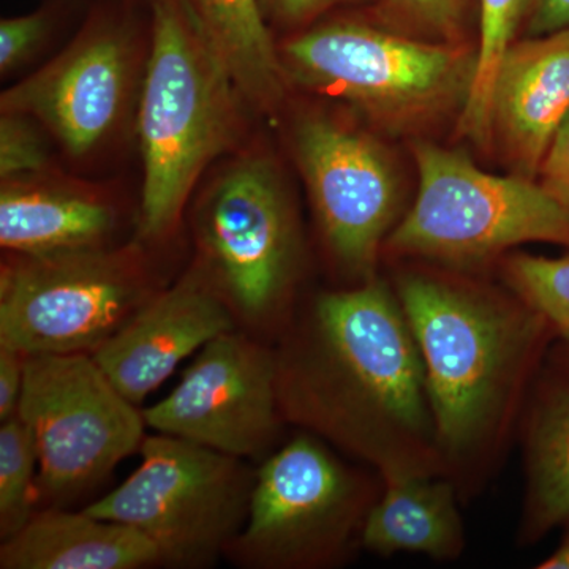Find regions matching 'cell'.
<instances>
[{"label": "cell", "mask_w": 569, "mask_h": 569, "mask_svg": "<svg viewBox=\"0 0 569 569\" xmlns=\"http://www.w3.org/2000/svg\"><path fill=\"white\" fill-rule=\"evenodd\" d=\"M361 0H260L268 24L298 32L320 21L329 11L351 6Z\"/></svg>", "instance_id": "obj_27"}, {"label": "cell", "mask_w": 569, "mask_h": 569, "mask_svg": "<svg viewBox=\"0 0 569 569\" xmlns=\"http://www.w3.org/2000/svg\"><path fill=\"white\" fill-rule=\"evenodd\" d=\"M526 28L529 37L548 36L569 28V0H533Z\"/></svg>", "instance_id": "obj_30"}, {"label": "cell", "mask_w": 569, "mask_h": 569, "mask_svg": "<svg viewBox=\"0 0 569 569\" xmlns=\"http://www.w3.org/2000/svg\"><path fill=\"white\" fill-rule=\"evenodd\" d=\"M233 329H238L233 310L193 263L181 279L144 302L92 356L112 385L138 407L183 359Z\"/></svg>", "instance_id": "obj_14"}, {"label": "cell", "mask_w": 569, "mask_h": 569, "mask_svg": "<svg viewBox=\"0 0 569 569\" xmlns=\"http://www.w3.org/2000/svg\"><path fill=\"white\" fill-rule=\"evenodd\" d=\"M140 452V467L84 511L140 531L162 565L209 567L244 527L254 475L244 459L167 433L144 437Z\"/></svg>", "instance_id": "obj_9"}, {"label": "cell", "mask_w": 569, "mask_h": 569, "mask_svg": "<svg viewBox=\"0 0 569 569\" xmlns=\"http://www.w3.org/2000/svg\"><path fill=\"white\" fill-rule=\"evenodd\" d=\"M523 538L538 539L569 523V385L546 392L527 438Z\"/></svg>", "instance_id": "obj_20"}, {"label": "cell", "mask_w": 569, "mask_h": 569, "mask_svg": "<svg viewBox=\"0 0 569 569\" xmlns=\"http://www.w3.org/2000/svg\"><path fill=\"white\" fill-rule=\"evenodd\" d=\"M417 200L388 236L397 257L477 266L527 242L569 247V206L522 176L479 170L467 153L413 146Z\"/></svg>", "instance_id": "obj_7"}, {"label": "cell", "mask_w": 569, "mask_h": 569, "mask_svg": "<svg viewBox=\"0 0 569 569\" xmlns=\"http://www.w3.org/2000/svg\"><path fill=\"white\" fill-rule=\"evenodd\" d=\"M192 227L194 264L236 320L274 323L298 279L302 236L272 153L247 142L217 164L194 200Z\"/></svg>", "instance_id": "obj_5"}, {"label": "cell", "mask_w": 569, "mask_h": 569, "mask_svg": "<svg viewBox=\"0 0 569 569\" xmlns=\"http://www.w3.org/2000/svg\"><path fill=\"white\" fill-rule=\"evenodd\" d=\"M542 569H569V537L561 542L559 549L539 565Z\"/></svg>", "instance_id": "obj_31"}, {"label": "cell", "mask_w": 569, "mask_h": 569, "mask_svg": "<svg viewBox=\"0 0 569 569\" xmlns=\"http://www.w3.org/2000/svg\"><path fill=\"white\" fill-rule=\"evenodd\" d=\"M276 355L284 421L369 463L383 481L445 477L425 361L383 280L318 295Z\"/></svg>", "instance_id": "obj_1"}, {"label": "cell", "mask_w": 569, "mask_h": 569, "mask_svg": "<svg viewBox=\"0 0 569 569\" xmlns=\"http://www.w3.org/2000/svg\"><path fill=\"white\" fill-rule=\"evenodd\" d=\"M538 179L553 197L569 206V116L542 160Z\"/></svg>", "instance_id": "obj_28"}, {"label": "cell", "mask_w": 569, "mask_h": 569, "mask_svg": "<svg viewBox=\"0 0 569 569\" xmlns=\"http://www.w3.org/2000/svg\"><path fill=\"white\" fill-rule=\"evenodd\" d=\"M227 63L250 108L274 114L287 80L260 0H183Z\"/></svg>", "instance_id": "obj_19"}, {"label": "cell", "mask_w": 569, "mask_h": 569, "mask_svg": "<svg viewBox=\"0 0 569 569\" xmlns=\"http://www.w3.org/2000/svg\"><path fill=\"white\" fill-rule=\"evenodd\" d=\"M17 415L36 438L37 479L51 498L102 482L141 448L148 427L91 353L28 355Z\"/></svg>", "instance_id": "obj_11"}, {"label": "cell", "mask_w": 569, "mask_h": 569, "mask_svg": "<svg viewBox=\"0 0 569 569\" xmlns=\"http://www.w3.org/2000/svg\"><path fill=\"white\" fill-rule=\"evenodd\" d=\"M146 426L239 459L260 458L284 421L276 350L238 329L206 343L173 389L142 410Z\"/></svg>", "instance_id": "obj_13"}, {"label": "cell", "mask_w": 569, "mask_h": 569, "mask_svg": "<svg viewBox=\"0 0 569 569\" xmlns=\"http://www.w3.org/2000/svg\"><path fill=\"white\" fill-rule=\"evenodd\" d=\"M396 293L425 361L448 471L475 468L503 440L556 335L518 295L426 272L399 276Z\"/></svg>", "instance_id": "obj_2"}, {"label": "cell", "mask_w": 569, "mask_h": 569, "mask_svg": "<svg viewBox=\"0 0 569 569\" xmlns=\"http://www.w3.org/2000/svg\"><path fill=\"white\" fill-rule=\"evenodd\" d=\"M277 52L288 86L342 100L396 134L462 114L478 67L470 44L411 39L346 18L293 32Z\"/></svg>", "instance_id": "obj_4"}, {"label": "cell", "mask_w": 569, "mask_h": 569, "mask_svg": "<svg viewBox=\"0 0 569 569\" xmlns=\"http://www.w3.org/2000/svg\"><path fill=\"white\" fill-rule=\"evenodd\" d=\"M531 6L533 0H479L477 77L459 116V130L481 148L490 144V97L498 63L526 24Z\"/></svg>", "instance_id": "obj_21"}, {"label": "cell", "mask_w": 569, "mask_h": 569, "mask_svg": "<svg viewBox=\"0 0 569 569\" xmlns=\"http://www.w3.org/2000/svg\"><path fill=\"white\" fill-rule=\"evenodd\" d=\"M62 2L44 3L39 10L22 17L0 21V73H18L40 58L61 21Z\"/></svg>", "instance_id": "obj_26"}, {"label": "cell", "mask_w": 569, "mask_h": 569, "mask_svg": "<svg viewBox=\"0 0 569 569\" xmlns=\"http://www.w3.org/2000/svg\"><path fill=\"white\" fill-rule=\"evenodd\" d=\"M378 497L372 479L340 462L321 438L301 433L258 468L244 527L224 553L246 568L336 565L361 537Z\"/></svg>", "instance_id": "obj_10"}, {"label": "cell", "mask_w": 569, "mask_h": 569, "mask_svg": "<svg viewBox=\"0 0 569 569\" xmlns=\"http://www.w3.org/2000/svg\"><path fill=\"white\" fill-rule=\"evenodd\" d=\"M148 247L7 253L0 268V343L24 355L93 353L162 290Z\"/></svg>", "instance_id": "obj_8"}, {"label": "cell", "mask_w": 569, "mask_h": 569, "mask_svg": "<svg viewBox=\"0 0 569 569\" xmlns=\"http://www.w3.org/2000/svg\"><path fill=\"white\" fill-rule=\"evenodd\" d=\"M291 148L332 260L359 283L372 280L399 216V178L387 148L320 111L296 119Z\"/></svg>", "instance_id": "obj_12"}, {"label": "cell", "mask_w": 569, "mask_h": 569, "mask_svg": "<svg viewBox=\"0 0 569 569\" xmlns=\"http://www.w3.org/2000/svg\"><path fill=\"white\" fill-rule=\"evenodd\" d=\"M28 355L0 343V421L14 417L20 406Z\"/></svg>", "instance_id": "obj_29"}, {"label": "cell", "mask_w": 569, "mask_h": 569, "mask_svg": "<svg viewBox=\"0 0 569 569\" xmlns=\"http://www.w3.org/2000/svg\"><path fill=\"white\" fill-rule=\"evenodd\" d=\"M137 2L144 3V6H149V3L152 2V0H137Z\"/></svg>", "instance_id": "obj_32"}, {"label": "cell", "mask_w": 569, "mask_h": 569, "mask_svg": "<svg viewBox=\"0 0 569 569\" xmlns=\"http://www.w3.org/2000/svg\"><path fill=\"white\" fill-rule=\"evenodd\" d=\"M39 467L36 438L18 415L0 426V537L20 531L32 518V492Z\"/></svg>", "instance_id": "obj_22"}, {"label": "cell", "mask_w": 569, "mask_h": 569, "mask_svg": "<svg viewBox=\"0 0 569 569\" xmlns=\"http://www.w3.org/2000/svg\"><path fill=\"white\" fill-rule=\"evenodd\" d=\"M473 0H380V26L432 43H466L468 17Z\"/></svg>", "instance_id": "obj_24"}, {"label": "cell", "mask_w": 569, "mask_h": 569, "mask_svg": "<svg viewBox=\"0 0 569 569\" xmlns=\"http://www.w3.org/2000/svg\"><path fill=\"white\" fill-rule=\"evenodd\" d=\"M509 287L548 320L553 335L569 342V254H516L505 266Z\"/></svg>", "instance_id": "obj_23"}, {"label": "cell", "mask_w": 569, "mask_h": 569, "mask_svg": "<svg viewBox=\"0 0 569 569\" xmlns=\"http://www.w3.org/2000/svg\"><path fill=\"white\" fill-rule=\"evenodd\" d=\"M151 51L134 134L142 183L137 239L170 241L213 163L246 144L252 110L183 0H152Z\"/></svg>", "instance_id": "obj_3"}, {"label": "cell", "mask_w": 569, "mask_h": 569, "mask_svg": "<svg viewBox=\"0 0 569 569\" xmlns=\"http://www.w3.org/2000/svg\"><path fill=\"white\" fill-rule=\"evenodd\" d=\"M121 201L107 187L63 173L0 182V246L7 253L51 254L118 244Z\"/></svg>", "instance_id": "obj_16"}, {"label": "cell", "mask_w": 569, "mask_h": 569, "mask_svg": "<svg viewBox=\"0 0 569 569\" xmlns=\"http://www.w3.org/2000/svg\"><path fill=\"white\" fill-rule=\"evenodd\" d=\"M162 565L140 531L89 512L33 515L0 548L2 569H138Z\"/></svg>", "instance_id": "obj_17"}, {"label": "cell", "mask_w": 569, "mask_h": 569, "mask_svg": "<svg viewBox=\"0 0 569 569\" xmlns=\"http://www.w3.org/2000/svg\"><path fill=\"white\" fill-rule=\"evenodd\" d=\"M383 485L362 526V546L380 556L410 552L458 559L466 537L456 486L443 477L392 479Z\"/></svg>", "instance_id": "obj_18"}, {"label": "cell", "mask_w": 569, "mask_h": 569, "mask_svg": "<svg viewBox=\"0 0 569 569\" xmlns=\"http://www.w3.org/2000/svg\"><path fill=\"white\" fill-rule=\"evenodd\" d=\"M54 146L51 134L32 116L0 111V181L58 170Z\"/></svg>", "instance_id": "obj_25"}, {"label": "cell", "mask_w": 569, "mask_h": 569, "mask_svg": "<svg viewBox=\"0 0 569 569\" xmlns=\"http://www.w3.org/2000/svg\"><path fill=\"white\" fill-rule=\"evenodd\" d=\"M97 3L58 56L0 96V111L32 116L73 162L100 159L137 127L151 51V10ZM144 6V3H142Z\"/></svg>", "instance_id": "obj_6"}, {"label": "cell", "mask_w": 569, "mask_h": 569, "mask_svg": "<svg viewBox=\"0 0 569 569\" xmlns=\"http://www.w3.org/2000/svg\"><path fill=\"white\" fill-rule=\"evenodd\" d=\"M569 116V28L515 41L505 51L490 97V144L516 176L538 179Z\"/></svg>", "instance_id": "obj_15"}]
</instances>
